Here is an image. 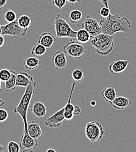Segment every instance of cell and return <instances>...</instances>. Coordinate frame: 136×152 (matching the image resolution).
<instances>
[{
  "instance_id": "1",
  "label": "cell",
  "mask_w": 136,
  "mask_h": 152,
  "mask_svg": "<svg viewBox=\"0 0 136 152\" xmlns=\"http://www.w3.org/2000/svg\"><path fill=\"white\" fill-rule=\"evenodd\" d=\"M99 24L102 33L112 36L119 32L129 34L131 31V22L128 18L118 14H111L106 18L101 19Z\"/></svg>"
},
{
  "instance_id": "2",
  "label": "cell",
  "mask_w": 136,
  "mask_h": 152,
  "mask_svg": "<svg viewBox=\"0 0 136 152\" xmlns=\"http://www.w3.org/2000/svg\"><path fill=\"white\" fill-rule=\"evenodd\" d=\"M37 84L33 78L29 84L26 88L24 94L20 100L18 105L14 108V111L16 114H19L22 117L24 123V133H28L27 113L32 98L36 90Z\"/></svg>"
},
{
  "instance_id": "3",
  "label": "cell",
  "mask_w": 136,
  "mask_h": 152,
  "mask_svg": "<svg viewBox=\"0 0 136 152\" xmlns=\"http://www.w3.org/2000/svg\"><path fill=\"white\" fill-rule=\"evenodd\" d=\"M115 38L104 33H101L92 38L90 45L96 48V52L100 55L106 56L110 54L114 47Z\"/></svg>"
},
{
  "instance_id": "4",
  "label": "cell",
  "mask_w": 136,
  "mask_h": 152,
  "mask_svg": "<svg viewBox=\"0 0 136 152\" xmlns=\"http://www.w3.org/2000/svg\"><path fill=\"white\" fill-rule=\"evenodd\" d=\"M54 26L56 36L59 38H69L76 39L77 31H74L67 20L61 15H58L55 19Z\"/></svg>"
},
{
  "instance_id": "5",
  "label": "cell",
  "mask_w": 136,
  "mask_h": 152,
  "mask_svg": "<svg viewBox=\"0 0 136 152\" xmlns=\"http://www.w3.org/2000/svg\"><path fill=\"white\" fill-rule=\"evenodd\" d=\"M105 132L104 128L99 122L91 121L86 124L85 128V134L87 138L92 143H96L101 140Z\"/></svg>"
},
{
  "instance_id": "6",
  "label": "cell",
  "mask_w": 136,
  "mask_h": 152,
  "mask_svg": "<svg viewBox=\"0 0 136 152\" xmlns=\"http://www.w3.org/2000/svg\"><path fill=\"white\" fill-rule=\"evenodd\" d=\"M63 51L69 57L80 59L86 53L87 47L78 40L76 41V39H72L71 41L64 46Z\"/></svg>"
},
{
  "instance_id": "7",
  "label": "cell",
  "mask_w": 136,
  "mask_h": 152,
  "mask_svg": "<svg viewBox=\"0 0 136 152\" xmlns=\"http://www.w3.org/2000/svg\"><path fill=\"white\" fill-rule=\"evenodd\" d=\"M1 28L2 30L1 35H9L16 39L24 37L28 29L20 27L17 20L13 22L2 25Z\"/></svg>"
},
{
  "instance_id": "8",
  "label": "cell",
  "mask_w": 136,
  "mask_h": 152,
  "mask_svg": "<svg viewBox=\"0 0 136 152\" xmlns=\"http://www.w3.org/2000/svg\"><path fill=\"white\" fill-rule=\"evenodd\" d=\"M81 25L83 29L89 32L92 38L102 33L101 27L99 23L96 19L91 18L90 16H87L86 17Z\"/></svg>"
},
{
  "instance_id": "9",
  "label": "cell",
  "mask_w": 136,
  "mask_h": 152,
  "mask_svg": "<svg viewBox=\"0 0 136 152\" xmlns=\"http://www.w3.org/2000/svg\"><path fill=\"white\" fill-rule=\"evenodd\" d=\"M65 108L60 109L53 115L46 118L45 125L51 128H57L62 125L63 121L65 120Z\"/></svg>"
},
{
  "instance_id": "10",
  "label": "cell",
  "mask_w": 136,
  "mask_h": 152,
  "mask_svg": "<svg viewBox=\"0 0 136 152\" xmlns=\"http://www.w3.org/2000/svg\"><path fill=\"white\" fill-rule=\"evenodd\" d=\"M38 146L37 139L32 137L29 133H24L20 139V146L24 150H32Z\"/></svg>"
},
{
  "instance_id": "11",
  "label": "cell",
  "mask_w": 136,
  "mask_h": 152,
  "mask_svg": "<svg viewBox=\"0 0 136 152\" xmlns=\"http://www.w3.org/2000/svg\"><path fill=\"white\" fill-rule=\"evenodd\" d=\"M52 62L57 69H62L67 66V58L64 51L56 52L52 57Z\"/></svg>"
},
{
  "instance_id": "12",
  "label": "cell",
  "mask_w": 136,
  "mask_h": 152,
  "mask_svg": "<svg viewBox=\"0 0 136 152\" xmlns=\"http://www.w3.org/2000/svg\"><path fill=\"white\" fill-rule=\"evenodd\" d=\"M129 60H118L112 62L109 66V70L113 75H117L118 73H122L127 67Z\"/></svg>"
},
{
  "instance_id": "13",
  "label": "cell",
  "mask_w": 136,
  "mask_h": 152,
  "mask_svg": "<svg viewBox=\"0 0 136 152\" xmlns=\"http://www.w3.org/2000/svg\"><path fill=\"white\" fill-rule=\"evenodd\" d=\"M111 104L116 110H123L129 107L132 104V101L127 97L117 96Z\"/></svg>"
},
{
  "instance_id": "14",
  "label": "cell",
  "mask_w": 136,
  "mask_h": 152,
  "mask_svg": "<svg viewBox=\"0 0 136 152\" xmlns=\"http://www.w3.org/2000/svg\"><path fill=\"white\" fill-rule=\"evenodd\" d=\"M55 37L54 35L50 32H46L42 34L38 39V42L46 48H51L54 43L55 42Z\"/></svg>"
},
{
  "instance_id": "15",
  "label": "cell",
  "mask_w": 136,
  "mask_h": 152,
  "mask_svg": "<svg viewBox=\"0 0 136 152\" xmlns=\"http://www.w3.org/2000/svg\"><path fill=\"white\" fill-rule=\"evenodd\" d=\"M33 78V76L29 75L27 73L20 72L17 75L16 86L17 87L26 88Z\"/></svg>"
},
{
  "instance_id": "16",
  "label": "cell",
  "mask_w": 136,
  "mask_h": 152,
  "mask_svg": "<svg viewBox=\"0 0 136 152\" xmlns=\"http://www.w3.org/2000/svg\"><path fill=\"white\" fill-rule=\"evenodd\" d=\"M27 130L29 134L35 139L39 138L42 133L41 126L35 121H30L27 123Z\"/></svg>"
},
{
  "instance_id": "17",
  "label": "cell",
  "mask_w": 136,
  "mask_h": 152,
  "mask_svg": "<svg viewBox=\"0 0 136 152\" xmlns=\"http://www.w3.org/2000/svg\"><path fill=\"white\" fill-rule=\"evenodd\" d=\"M47 108L46 106L41 102H36L32 107V112L36 117L42 118L47 115Z\"/></svg>"
},
{
  "instance_id": "18",
  "label": "cell",
  "mask_w": 136,
  "mask_h": 152,
  "mask_svg": "<svg viewBox=\"0 0 136 152\" xmlns=\"http://www.w3.org/2000/svg\"><path fill=\"white\" fill-rule=\"evenodd\" d=\"M101 96L106 102L111 104L117 96V91L115 87L110 86L105 88L102 91Z\"/></svg>"
},
{
  "instance_id": "19",
  "label": "cell",
  "mask_w": 136,
  "mask_h": 152,
  "mask_svg": "<svg viewBox=\"0 0 136 152\" xmlns=\"http://www.w3.org/2000/svg\"><path fill=\"white\" fill-rule=\"evenodd\" d=\"M41 63V61L35 56L27 57L23 61V65L24 67L30 70L36 69Z\"/></svg>"
},
{
  "instance_id": "20",
  "label": "cell",
  "mask_w": 136,
  "mask_h": 152,
  "mask_svg": "<svg viewBox=\"0 0 136 152\" xmlns=\"http://www.w3.org/2000/svg\"><path fill=\"white\" fill-rule=\"evenodd\" d=\"M17 73L12 70V75L11 77L8 80H7L5 83V90L6 91H11L14 90L16 87V83H17Z\"/></svg>"
},
{
  "instance_id": "21",
  "label": "cell",
  "mask_w": 136,
  "mask_h": 152,
  "mask_svg": "<svg viewBox=\"0 0 136 152\" xmlns=\"http://www.w3.org/2000/svg\"><path fill=\"white\" fill-rule=\"evenodd\" d=\"M91 38L90 34L87 31L84 29H80L77 31L76 35V40L81 43H86Z\"/></svg>"
},
{
  "instance_id": "22",
  "label": "cell",
  "mask_w": 136,
  "mask_h": 152,
  "mask_svg": "<svg viewBox=\"0 0 136 152\" xmlns=\"http://www.w3.org/2000/svg\"><path fill=\"white\" fill-rule=\"evenodd\" d=\"M47 48L41 44L36 43L32 50V54L33 56H40L45 54Z\"/></svg>"
},
{
  "instance_id": "23",
  "label": "cell",
  "mask_w": 136,
  "mask_h": 152,
  "mask_svg": "<svg viewBox=\"0 0 136 152\" xmlns=\"http://www.w3.org/2000/svg\"><path fill=\"white\" fill-rule=\"evenodd\" d=\"M17 20L20 26L24 29H28L32 23L30 18L26 15H21L17 19Z\"/></svg>"
},
{
  "instance_id": "24",
  "label": "cell",
  "mask_w": 136,
  "mask_h": 152,
  "mask_svg": "<svg viewBox=\"0 0 136 152\" xmlns=\"http://www.w3.org/2000/svg\"><path fill=\"white\" fill-rule=\"evenodd\" d=\"M83 17L82 12L78 10H74L71 11L69 15V18L70 21L72 23H77L79 20H80Z\"/></svg>"
},
{
  "instance_id": "25",
  "label": "cell",
  "mask_w": 136,
  "mask_h": 152,
  "mask_svg": "<svg viewBox=\"0 0 136 152\" xmlns=\"http://www.w3.org/2000/svg\"><path fill=\"white\" fill-rule=\"evenodd\" d=\"M4 19L8 22L11 23L17 20V15L14 11L11 10H6L4 12Z\"/></svg>"
},
{
  "instance_id": "26",
  "label": "cell",
  "mask_w": 136,
  "mask_h": 152,
  "mask_svg": "<svg viewBox=\"0 0 136 152\" xmlns=\"http://www.w3.org/2000/svg\"><path fill=\"white\" fill-rule=\"evenodd\" d=\"M72 77L73 80L76 83L81 82L84 77V74L83 69H76L72 73Z\"/></svg>"
},
{
  "instance_id": "27",
  "label": "cell",
  "mask_w": 136,
  "mask_h": 152,
  "mask_svg": "<svg viewBox=\"0 0 136 152\" xmlns=\"http://www.w3.org/2000/svg\"><path fill=\"white\" fill-rule=\"evenodd\" d=\"M20 146L19 145L14 141H10L7 145L6 151L8 152H19Z\"/></svg>"
},
{
  "instance_id": "28",
  "label": "cell",
  "mask_w": 136,
  "mask_h": 152,
  "mask_svg": "<svg viewBox=\"0 0 136 152\" xmlns=\"http://www.w3.org/2000/svg\"><path fill=\"white\" fill-rule=\"evenodd\" d=\"M12 75V70L3 69L0 70V79L2 81L6 82L9 79Z\"/></svg>"
},
{
  "instance_id": "29",
  "label": "cell",
  "mask_w": 136,
  "mask_h": 152,
  "mask_svg": "<svg viewBox=\"0 0 136 152\" xmlns=\"http://www.w3.org/2000/svg\"><path fill=\"white\" fill-rule=\"evenodd\" d=\"M99 14L102 18H106L111 14V11L109 8L105 7L101 9L99 11Z\"/></svg>"
},
{
  "instance_id": "30",
  "label": "cell",
  "mask_w": 136,
  "mask_h": 152,
  "mask_svg": "<svg viewBox=\"0 0 136 152\" xmlns=\"http://www.w3.org/2000/svg\"><path fill=\"white\" fill-rule=\"evenodd\" d=\"M66 0H52V3L59 9H62L66 4Z\"/></svg>"
},
{
  "instance_id": "31",
  "label": "cell",
  "mask_w": 136,
  "mask_h": 152,
  "mask_svg": "<svg viewBox=\"0 0 136 152\" xmlns=\"http://www.w3.org/2000/svg\"><path fill=\"white\" fill-rule=\"evenodd\" d=\"M8 118V113L4 109H0V122L5 121Z\"/></svg>"
},
{
  "instance_id": "32",
  "label": "cell",
  "mask_w": 136,
  "mask_h": 152,
  "mask_svg": "<svg viewBox=\"0 0 136 152\" xmlns=\"http://www.w3.org/2000/svg\"><path fill=\"white\" fill-rule=\"evenodd\" d=\"M74 114L72 113H64L65 119L66 121H71L74 117Z\"/></svg>"
},
{
  "instance_id": "33",
  "label": "cell",
  "mask_w": 136,
  "mask_h": 152,
  "mask_svg": "<svg viewBox=\"0 0 136 152\" xmlns=\"http://www.w3.org/2000/svg\"><path fill=\"white\" fill-rule=\"evenodd\" d=\"M98 1L101 2L104 5H105V7L109 8V2L110 0H98Z\"/></svg>"
},
{
  "instance_id": "34",
  "label": "cell",
  "mask_w": 136,
  "mask_h": 152,
  "mask_svg": "<svg viewBox=\"0 0 136 152\" xmlns=\"http://www.w3.org/2000/svg\"><path fill=\"white\" fill-rule=\"evenodd\" d=\"M7 0H0V11L6 6Z\"/></svg>"
},
{
  "instance_id": "35",
  "label": "cell",
  "mask_w": 136,
  "mask_h": 152,
  "mask_svg": "<svg viewBox=\"0 0 136 152\" xmlns=\"http://www.w3.org/2000/svg\"><path fill=\"white\" fill-rule=\"evenodd\" d=\"M80 113H81L80 108L78 106L75 105V111H74V115H78V114H80Z\"/></svg>"
},
{
  "instance_id": "36",
  "label": "cell",
  "mask_w": 136,
  "mask_h": 152,
  "mask_svg": "<svg viewBox=\"0 0 136 152\" xmlns=\"http://www.w3.org/2000/svg\"><path fill=\"white\" fill-rule=\"evenodd\" d=\"M4 42H5V39L3 35H0V48H1L4 45Z\"/></svg>"
},
{
  "instance_id": "37",
  "label": "cell",
  "mask_w": 136,
  "mask_h": 152,
  "mask_svg": "<svg viewBox=\"0 0 136 152\" xmlns=\"http://www.w3.org/2000/svg\"><path fill=\"white\" fill-rule=\"evenodd\" d=\"M71 5H74L75 3L76 2H81V0H66Z\"/></svg>"
},
{
  "instance_id": "38",
  "label": "cell",
  "mask_w": 136,
  "mask_h": 152,
  "mask_svg": "<svg viewBox=\"0 0 136 152\" xmlns=\"http://www.w3.org/2000/svg\"><path fill=\"white\" fill-rule=\"evenodd\" d=\"M5 104V102L3 99H2L0 98V107H2V106H3Z\"/></svg>"
},
{
  "instance_id": "39",
  "label": "cell",
  "mask_w": 136,
  "mask_h": 152,
  "mask_svg": "<svg viewBox=\"0 0 136 152\" xmlns=\"http://www.w3.org/2000/svg\"><path fill=\"white\" fill-rule=\"evenodd\" d=\"M46 152H56V151L55 150V149H54L53 148H50V149H47V151H46Z\"/></svg>"
},
{
  "instance_id": "40",
  "label": "cell",
  "mask_w": 136,
  "mask_h": 152,
  "mask_svg": "<svg viewBox=\"0 0 136 152\" xmlns=\"http://www.w3.org/2000/svg\"><path fill=\"white\" fill-rule=\"evenodd\" d=\"M96 102L95 101H92L91 102H90V104H91V106H93V107H95L96 105Z\"/></svg>"
},
{
  "instance_id": "41",
  "label": "cell",
  "mask_w": 136,
  "mask_h": 152,
  "mask_svg": "<svg viewBox=\"0 0 136 152\" xmlns=\"http://www.w3.org/2000/svg\"><path fill=\"white\" fill-rule=\"evenodd\" d=\"M5 150L4 148L0 144V152H3Z\"/></svg>"
},
{
  "instance_id": "42",
  "label": "cell",
  "mask_w": 136,
  "mask_h": 152,
  "mask_svg": "<svg viewBox=\"0 0 136 152\" xmlns=\"http://www.w3.org/2000/svg\"><path fill=\"white\" fill-rule=\"evenodd\" d=\"M1 82H2V81H1V80L0 79V93H1V92H2V88H1Z\"/></svg>"
},
{
  "instance_id": "43",
  "label": "cell",
  "mask_w": 136,
  "mask_h": 152,
  "mask_svg": "<svg viewBox=\"0 0 136 152\" xmlns=\"http://www.w3.org/2000/svg\"><path fill=\"white\" fill-rule=\"evenodd\" d=\"M1 26V25H0V26Z\"/></svg>"
}]
</instances>
